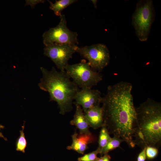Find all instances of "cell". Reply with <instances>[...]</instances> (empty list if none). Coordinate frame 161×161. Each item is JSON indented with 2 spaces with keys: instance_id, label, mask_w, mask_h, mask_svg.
<instances>
[{
  "instance_id": "44dd1931",
  "label": "cell",
  "mask_w": 161,
  "mask_h": 161,
  "mask_svg": "<svg viewBox=\"0 0 161 161\" xmlns=\"http://www.w3.org/2000/svg\"><path fill=\"white\" fill-rule=\"evenodd\" d=\"M4 126L1 125L0 124V130L1 129H4ZM0 137L3 138L4 140L7 141V138L5 137L2 134V133L0 132Z\"/></svg>"
},
{
  "instance_id": "ba28073f",
  "label": "cell",
  "mask_w": 161,
  "mask_h": 161,
  "mask_svg": "<svg viewBox=\"0 0 161 161\" xmlns=\"http://www.w3.org/2000/svg\"><path fill=\"white\" fill-rule=\"evenodd\" d=\"M78 47L68 44L53 43L45 46L44 55L50 58L60 71H64Z\"/></svg>"
},
{
  "instance_id": "603a6c76",
  "label": "cell",
  "mask_w": 161,
  "mask_h": 161,
  "mask_svg": "<svg viewBox=\"0 0 161 161\" xmlns=\"http://www.w3.org/2000/svg\"><path fill=\"white\" fill-rule=\"evenodd\" d=\"M97 160H96L95 161H97Z\"/></svg>"
},
{
  "instance_id": "5bb4252c",
  "label": "cell",
  "mask_w": 161,
  "mask_h": 161,
  "mask_svg": "<svg viewBox=\"0 0 161 161\" xmlns=\"http://www.w3.org/2000/svg\"><path fill=\"white\" fill-rule=\"evenodd\" d=\"M111 137L105 126L102 127L99 137L98 146L97 148L100 154Z\"/></svg>"
},
{
  "instance_id": "2e32d148",
  "label": "cell",
  "mask_w": 161,
  "mask_h": 161,
  "mask_svg": "<svg viewBox=\"0 0 161 161\" xmlns=\"http://www.w3.org/2000/svg\"><path fill=\"white\" fill-rule=\"evenodd\" d=\"M25 122L23 126H22V129L20 131V135L17 139L16 142V150L25 153V149L27 147V142L25 138L24 132Z\"/></svg>"
},
{
  "instance_id": "9c48e42d",
  "label": "cell",
  "mask_w": 161,
  "mask_h": 161,
  "mask_svg": "<svg viewBox=\"0 0 161 161\" xmlns=\"http://www.w3.org/2000/svg\"><path fill=\"white\" fill-rule=\"evenodd\" d=\"M102 98L101 93L98 90L83 88L76 94L74 103L80 106L84 112L93 106L100 105Z\"/></svg>"
},
{
  "instance_id": "5b68a950",
  "label": "cell",
  "mask_w": 161,
  "mask_h": 161,
  "mask_svg": "<svg viewBox=\"0 0 161 161\" xmlns=\"http://www.w3.org/2000/svg\"><path fill=\"white\" fill-rule=\"evenodd\" d=\"M65 70L72 81L79 88H91L102 80L100 73L93 69L85 59L73 64L66 66Z\"/></svg>"
},
{
  "instance_id": "8992f818",
  "label": "cell",
  "mask_w": 161,
  "mask_h": 161,
  "mask_svg": "<svg viewBox=\"0 0 161 161\" xmlns=\"http://www.w3.org/2000/svg\"><path fill=\"white\" fill-rule=\"evenodd\" d=\"M60 18V21L57 26L43 33L44 44L45 46L53 43L77 46L78 44L77 33L70 31L68 28L64 15L62 14Z\"/></svg>"
},
{
  "instance_id": "7402d4cb",
  "label": "cell",
  "mask_w": 161,
  "mask_h": 161,
  "mask_svg": "<svg viewBox=\"0 0 161 161\" xmlns=\"http://www.w3.org/2000/svg\"><path fill=\"white\" fill-rule=\"evenodd\" d=\"M91 1L94 4L95 7L96 8L97 0H91Z\"/></svg>"
},
{
  "instance_id": "7c38bea8",
  "label": "cell",
  "mask_w": 161,
  "mask_h": 161,
  "mask_svg": "<svg viewBox=\"0 0 161 161\" xmlns=\"http://www.w3.org/2000/svg\"><path fill=\"white\" fill-rule=\"evenodd\" d=\"M76 110L73 119L70 121L71 125L75 126L79 130V133L88 134L91 133L89 130L90 126L80 106L75 104Z\"/></svg>"
},
{
  "instance_id": "277c9868",
  "label": "cell",
  "mask_w": 161,
  "mask_h": 161,
  "mask_svg": "<svg viewBox=\"0 0 161 161\" xmlns=\"http://www.w3.org/2000/svg\"><path fill=\"white\" fill-rule=\"evenodd\" d=\"M154 18L153 1H139L132 16V23L140 41H144L147 40Z\"/></svg>"
},
{
  "instance_id": "ac0fdd59",
  "label": "cell",
  "mask_w": 161,
  "mask_h": 161,
  "mask_svg": "<svg viewBox=\"0 0 161 161\" xmlns=\"http://www.w3.org/2000/svg\"><path fill=\"white\" fill-rule=\"evenodd\" d=\"M158 153V148L155 147L147 146L146 148V158L148 160H152L155 158Z\"/></svg>"
},
{
  "instance_id": "d6986e66",
  "label": "cell",
  "mask_w": 161,
  "mask_h": 161,
  "mask_svg": "<svg viewBox=\"0 0 161 161\" xmlns=\"http://www.w3.org/2000/svg\"><path fill=\"white\" fill-rule=\"evenodd\" d=\"M146 147L142 149V151L139 154L137 157V161H145L146 158Z\"/></svg>"
},
{
  "instance_id": "8fae6325",
  "label": "cell",
  "mask_w": 161,
  "mask_h": 161,
  "mask_svg": "<svg viewBox=\"0 0 161 161\" xmlns=\"http://www.w3.org/2000/svg\"><path fill=\"white\" fill-rule=\"evenodd\" d=\"M83 112L90 127L95 129L104 126L103 109L100 105L93 106Z\"/></svg>"
},
{
  "instance_id": "3957f363",
  "label": "cell",
  "mask_w": 161,
  "mask_h": 161,
  "mask_svg": "<svg viewBox=\"0 0 161 161\" xmlns=\"http://www.w3.org/2000/svg\"><path fill=\"white\" fill-rule=\"evenodd\" d=\"M40 69L43 74L38 84L40 89L49 93L50 101L57 103L61 114L71 111L73 100L79 88L65 70L58 71L53 66L50 71L42 67Z\"/></svg>"
},
{
  "instance_id": "30bf717a",
  "label": "cell",
  "mask_w": 161,
  "mask_h": 161,
  "mask_svg": "<svg viewBox=\"0 0 161 161\" xmlns=\"http://www.w3.org/2000/svg\"><path fill=\"white\" fill-rule=\"evenodd\" d=\"M72 143L67 147V149L74 150L81 154H83L88 148L89 144L96 140L95 137L91 133L78 134L76 131L72 135Z\"/></svg>"
},
{
  "instance_id": "e0dca14e",
  "label": "cell",
  "mask_w": 161,
  "mask_h": 161,
  "mask_svg": "<svg viewBox=\"0 0 161 161\" xmlns=\"http://www.w3.org/2000/svg\"><path fill=\"white\" fill-rule=\"evenodd\" d=\"M100 154L98 149L95 150L78 158V161H95L98 158L97 155Z\"/></svg>"
},
{
  "instance_id": "9a60e30c",
  "label": "cell",
  "mask_w": 161,
  "mask_h": 161,
  "mask_svg": "<svg viewBox=\"0 0 161 161\" xmlns=\"http://www.w3.org/2000/svg\"><path fill=\"white\" fill-rule=\"evenodd\" d=\"M123 140L120 137L116 136H114L109 141L106 146L103 150L101 153V156L108 154L110 151L113 150L119 147L120 143Z\"/></svg>"
},
{
  "instance_id": "ffe728a7",
  "label": "cell",
  "mask_w": 161,
  "mask_h": 161,
  "mask_svg": "<svg viewBox=\"0 0 161 161\" xmlns=\"http://www.w3.org/2000/svg\"><path fill=\"white\" fill-rule=\"evenodd\" d=\"M111 157L108 154L103 155L100 158H98L97 160V161H110Z\"/></svg>"
},
{
  "instance_id": "6da1fadb",
  "label": "cell",
  "mask_w": 161,
  "mask_h": 161,
  "mask_svg": "<svg viewBox=\"0 0 161 161\" xmlns=\"http://www.w3.org/2000/svg\"><path fill=\"white\" fill-rule=\"evenodd\" d=\"M132 84L121 81L109 86L101 103L104 126L109 134L117 136L133 148L136 111L131 94Z\"/></svg>"
},
{
  "instance_id": "4fadbf2b",
  "label": "cell",
  "mask_w": 161,
  "mask_h": 161,
  "mask_svg": "<svg viewBox=\"0 0 161 161\" xmlns=\"http://www.w3.org/2000/svg\"><path fill=\"white\" fill-rule=\"evenodd\" d=\"M77 1L76 0H56L55 2L53 3L48 1L50 4V9L54 11L56 15L59 16L62 15V12L64 9Z\"/></svg>"
},
{
  "instance_id": "7a4b0ae2",
  "label": "cell",
  "mask_w": 161,
  "mask_h": 161,
  "mask_svg": "<svg viewBox=\"0 0 161 161\" xmlns=\"http://www.w3.org/2000/svg\"><path fill=\"white\" fill-rule=\"evenodd\" d=\"M135 109L134 145L142 149L147 146L159 148L161 145V103L148 98Z\"/></svg>"
},
{
  "instance_id": "52a82bcc",
  "label": "cell",
  "mask_w": 161,
  "mask_h": 161,
  "mask_svg": "<svg viewBox=\"0 0 161 161\" xmlns=\"http://www.w3.org/2000/svg\"><path fill=\"white\" fill-rule=\"evenodd\" d=\"M76 52L88 61V63L94 70L100 72L109 63L110 54L107 47L103 44H97L80 48Z\"/></svg>"
}]
</instances>
